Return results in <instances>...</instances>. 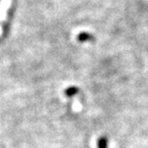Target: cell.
<instances>
[{
	"instance_id": "cell-2",
	"label": "cell",
	"mask_w": 148,
	"mask_h": 148,
	"mask_svg": "<svg viewBox=\"0 0 148 148\" xmlns=\"http://www.w3.org/2000/svg\"><path fill=\"white\" fill-rule=\"evenodd\" d=\"M72 108H73V110H74V111H77V112H78V111L81 110L82 106H81V104H80V102L78 101V100H75V101H74V103H73Z\"/></svg>"
},
{
	"instance_id": "cell-1",
	"label": "cell",
	"mask_w": 148,
	"mask_h": 148,
	"mask_svg": "<svg viewBox=\"0 0 148 148\" xmlns=\"http://www.w3.org/2000/svg\"><path fill=\"white\" fill-rule=\"evenodd\" d=\"M12 3V0H1L0 2V36L3 31V21L6 19L7 12L9 10Z\"/></svg>"
}]
</instances>
